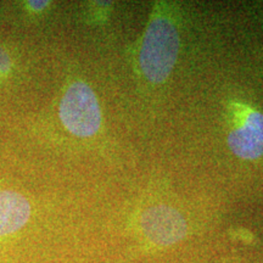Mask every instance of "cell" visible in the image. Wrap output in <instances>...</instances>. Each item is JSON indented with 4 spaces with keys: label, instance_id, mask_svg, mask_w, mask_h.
<instances>
[{
    "label": "cell",
    "instance_id": "6da1fadb",
    "mask_svg": "<svg viewBox=\"0 0 263 263\" xmlns=\"http://www.w3.org/2000/svg\"><path fill=\"white\" fill-rule=\"evenodd\" d=\"M179 33L172 20L156 16L144 33L139 51V65L151 83H162L172 73L178 60Z\"/></svg>",
    "mask_w": 263,
    "mask_h": 263
},
{
    "label": "cell",
    "instance_id": "7a4b0ae2",
    "mask_svg": "<svg viewBox=\"0 0 263 263\" xmlns=\"http://www.w3.org/2000/svg\"><path fill=\"white\" fill-rule=\"evenodd\" d=\"M59 117L66 130L77 138H90L100 130L103 112L89 84L74 81L67 87L59 105Z\"/></svg>",
    "mask_w": 263,
    "mask_h": 263
},
{
    "label": "cell",
    "instance_id": "3957f363",
    "mask_svg": "<svg viewBox=\"0 0 263 263\" xmlns=\"http://www.w3.org/2000/svg\"><path fill=\"white\" fill-rule=\"evenodd\" d=\"M140 228L146 239L159 246H171L183 240L188 223L178 210L168 205H155L141 213Z\"/></svg>",
    "mask_w": 263,
    "mask_h": 263
},
{
    "label": "cell",
    "instance_id": "277c9868",
    "mask_svg": "<svg viewBox=\"0 0 263 263\" xmlns=\"http://www.w3.org/2000/svg\"><path fill=\"white\" fill-rule=\"evenodd\" d=\"M228 146L239 159L254 161L263 156V112L250 111L242 123L228 134Z\"/></svg>",
    "mask_w": 263,
    "mask_h": 263
},
{
    "label": "cell",
    "instance_id": "5b68a950",
    "mask_svg": "<svg viewBox=\"0 0 263 263\" xmlns=\"http://www.w3.org/2000/svg\"><path fill=\"white\" fill-rule=\"evenodd\" d=\"M12 71V59L9 51L0 44V81L9 77L10 72Z\"/></svg>",
    "mask_w": 263,
    "mask_h": 263
},
{
    "label": "cell",
    "instance_id": "8992f818",
    "mask_svg": "<svg viewBox=\"0 0 263 263\" xmlns=\"http://www.w3.org/2000/svg\"><path fill=\"white\" fill-rule=\"evenodd\" d=\"M28 8L34 12H41L44 9L48 8L49 2H28L27 3Z\"/></svg>",
    "mask_w": 263,
    "mask_h": 263
}]
</instances>
